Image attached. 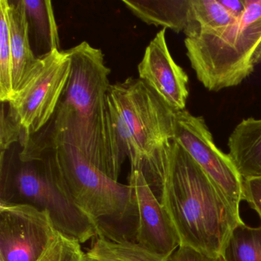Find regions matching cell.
<instances>
[{"label":"cell","instance_id":"1","mask_svg":"<svg viewBox=\"0 0 261 261\" xmlns=\"http://www.w3.org/2000/svg\"><path fill=\"white\" fill-rule=\"evenodd\" d=\"M71 72L53 118L30 138L19 155L36 161L44 152L62 146L77 149L108 176L118 181L127 158L113 125L108 105L111 70L101 50L83 42L66 50Z\"/></svg>","mask_w":261,"mask_h":261},{"label":"cell","instance_id":"2","mask_svg":"<svg viewBox=\"0 0 261 261\" xmlns=\"http://www.w3.org/2000/svg\"><path fill=\"white\" fill-rule=\"evenodd\" d=\"M143 172L179 238L180 245L211 256L223 249L244 222L218 186L175 140L131 160Z\"/></svg>","mask_w":261,"mask_h":261},{"label":"cell","instance_id":"3","mask_svg":"<svg viewBox=\"0 0 261 261\" xmlns=\"http://www.w3.org/2000/svg\"><path fill=\"white\" fill-rule=\"evenodd\" d=\"M244 4L242 16L227 28L185 39L191 66L208 91L238 86L261 62V0Z\"/></svg>","mask_w":261,"mask_h":261},{"label":"cell","instance_id":"4","mask_svg":"<svg viewBox=\"0 0 261 261\" xmlns=\"http://www.w3.org/2000/svg\"><path fill=\"white\" fill-rule=\"evenodd\" d=\"M0 203L33 206L48 212L57 230L81 244L103 235L100 226L81 211L42 160L22 162L0 156Z\"/></svg>","mask_w":261,"mask_h":261},{"label":"cell","instance_id":"5","mask_svg":"<svg viewBox=\"0 0 261 261\" xmlns=\"http://www.w3.org/2000/svg\"><path fill=\"white\" fill-rule=\"evenodd\" d=\"M37 160L45 163L70 199L100 229L103 220L118 223L137 218L130 186L110 178L74 148L59 146Z\"/></svg>","mask_w":261,"mask_h":261},{"label":"cell","instance_id":"6","mask_svg":"<svg viewBox=\"0 0 261 261\" xmlns=\"http://www.w3.org/2000/svg\"><path fill=\"white\" fill-rule=\"evenodd\" d=\"M108 100L116 134L129 161L173 140L175 111L140 77L111 85Z\"/></svg>","mask_w":261,"mask_h":261},{"label":"cell","instance_id":"7","mask_svg":"<svg viewBox=\"0 0 261 261\" xmlns=\"http://www.w3.org/2000/svg\"><path fill=\"white\" fill-rule=\"evenodd\" d=\"M71 72L66 51L54 49L39 57L37 65L8 103L7 116L21 130L23 148L53 118Z\"/></svg>","mask_w":261,"mask_h":261},{"label":"cell","instance_id":"8","mask_svg":"<svg viewBox=\"0 0 261 261\" xmlns=\"http://www.w3.org/2000/svg\"><path fill=\"white\" fill-rule=\"evenodd\" d=\"M173 140L198 163L240 213V204L244 200V178L228 154L221 152L215 144L204 118L186 110L175 112Z\"/></svg>","mask_w":261,"mask_h":261},{"label":"cell","instance_id":"9","mask_svg":"<svg viewBox=\"0 0 261 261\" xmlns=\"http://www.w3.org/2000/svg\"><path fill=\"white\" fill-rule=\"evenodd\" d=\"M59 233L48 212L0 203V261H39Z\"/></svg>","mask_w":261,"mask_h":261},{"label":"cell","instance_id":"10","mask_svg":"<svg viewBox=\"0 0 261 261\" xmlns=\"http://www.w3.org/2000/svg\"><path fill=\"white\" fill-rule=\"evenodd\" d=\"M129 185L137 215L136 242L168 259L180 246L172 221L137 166H131Z\"/></svg>","mask_w":261,"mask_h":261},{"label":"cell","instance_id":"11","mask_svg":"<svg viewBox=\"0 0 261 261\" xmlns=\"http://www.w3.org/2000/svg\"><path fill=\"white\" fill-rule=\"evenodd\" d=\"M166 29L160 30L145 50L138 65L140 79L177 111H184L189 97V77L172 59L166 39Z\"/></svg>","mask_w":261,"mask_h":261},{"label":"cell","instance_id":"12","mask_svg":"<svg viewBox=\"0 0 261 261\" xmlns=\"http://www.w3.org/2000/svg\"><path fill=\"white\" fill-rule=\"evenodd\" d=\"M125 7L148 25L183 33L186 38L198 33L194 19L191 0H122Z\"/></svg>","mask_w":261,"mask_h":261},{"label":"cell","instance_id":"13","mask_svg":"<svg viewBox=\"0 0 261 261\" xmlns=\"http://www.w3.org/2000/svg\"><path fill=\"white\" fill-rule=\"evenodd\" d=\"M10 45L15 94L37 65L39 57L32 49L30 30L23 0H9Z\"/></svg>","mask_w":261,"mask_h":261},{"label":"cell","instance_id":"14","mask_svg":"<svg viewBox=\"0 0 261 261\" xmlns=\"http://www.w3.org/2000/svg\"><path fill=\"white\" fill-rule=\"evenodd\" d=\"M228 155L244 179L261 177V119L247 118L228 139Z\"/></svg>","mask_w":261,"mask_h":261},{"label":"cell","instance_id":"15","mask_svg":"<svg viewBox=\"0 0 261 261\" xmlns=\"http://www.w3.org/2000/svg\"><path fill=\"white\" fill-rule=\"evenodd\" d=\"M30 32L41 56L60 49V39L53 4L48 0H23Z\"/></svg>","mask_w":261,"mask_h":261},{"label":"cell","instance_id":"16","mask_svg":"<svg viewBox=\"0 0 261 261\" xmlns=\"http://www.w3.org/2000/svg\"><path fill=\"white\" fill-rule=\"evenodd\" d=\"M85 261H167L144 248L137 242L126 239L114 240L105 235L94 238L85 253Z\"/></svg>","mask_w":261,"mask_h":261},{"label":"cell","instance_id":"17","mask_svg":"<svg viewBox=\"0 0 261 261\" xmlns=\"http://www.w3.org/2000/svg\"><path fill=\"white\" fill-rule=\"evenodd\" d=\"M221 256L224 261H261V226L252 227L244 222L237 225Z\"/></svg>","mask_w":261,"mask_h":261},{"label":"cell","instance_id":"18","mask_svg":"<svg viewBox=\"0 0 261 261\" xmlns=\"http://www.w3.org/2000/svg\"><path fill=\"white\" fill-rule=\"evenodd\" d=\"M9 0H0V100L9 103L15 96L10 45Z\"/></svg>","mask_w":261,"mask_h":261},{"label":"cell","instance_id":"19","mask_svg":"<svg viewBox=\"0 0 261 261\" xmlns=\"http://www.w3.org/2000/svg\"><path fill=\"white\" fill-rule=\"evenodd\" d=\"M191 9L199 27L198 33H216L237 20L218 0H191Z\"/></svg>","mask_w":261,"mask_h":261},{"label":"cell","instance_id":"20","mask_svg":"<svg viewBox=\"0 0 261 261\" xmlns=\"http://www.w3.org/2000/svg\"><path fill=\"white\" fill-rule=\"evenodd\" d=\"M77 240L59 232L48 251L39 261H85V253Z\"/></svg>","mask_w":261,"mask_h":261},{"label":"cell","instance_id":"21","mask_svg":"<svg viewBox=\"0 0 261 261\" xmlns=\"http://www.w3.org/2000/svg\"><path fill=\"white\" fill-rule=\"evenodd\" d=\"M0 119V149L2 155L7 153L13 143L20 141L21 130L7 116L4 103H2Z\"/></svg>","mask_w":261,"mask_h":261},{"label":"cell","instance_id":"22","mask_svg":"<svg viewBox=\"0 0 261 261\" xmlns=\"http://www.w3.org/2000/svg\"><path fill=\"white\" fill-rule=\"evenodd\" d=\"M167 261H224L222 256H211L193 247L180 245Z\"/></svg>","mask_w":261,"mask_h":261},{"label":"cell","instance_id":"23","mask_svg":"<svg viewBox=\"0 0 261 261\" xmlns=\"http://www.w3.org/2000/svg\"><path fill=\"white\" fill-rule=\"evenodd\" d=\"M244 201L259 215L261 220V177L244 180Z\"/></svg>","mask_w":261,"mask_h":261},{"label":"cell","instance_id":"24","mask_svg":"<svg viewBox=\"0 0 261 261\" xmlns=\"http://www.w3.org/2000/svg\"><path fill=\"white\" fill-rule=\"evenodd\" d=\"M234 19H239L245 11L244 0H218Z\"/></svg>","mask_w":261,"mask_h":261}]
</instances>
